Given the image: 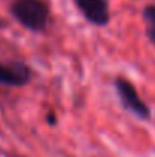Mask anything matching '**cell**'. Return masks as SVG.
Returning <instances> with one entry per match:
<instances>
[{"label": "cell", "mask_w": 155, "mask_h": 157, "mask_svg": "<svg viewBox=\"0 0 155 157\" xmlns=\"http://www.w3.org/2000/svg\"><path fill=\"white\" fill-rule=\"evenodd\" d=\"M32 81V70L23 61H0V86L24 87Z\"/></svg>", "instance_id": "277c9868"}, {"label": "cell", "mask_w": 155, "mask_h": 157, "mask_svg": "<svg viewBox=\"0 0 155 157\" xmlns=\"http://www.w3.org/2000/svg\"><path fill=\"white\" fill-rule=\"evenodd\" d=\"M46 119H47V122H49L50 125H55V124H56V119H55V116H53L52 113L47 114V117H46Z\"/></svg>", "instance_id": "8992f818"}, {"label": "cell", "mask_w": 155, "mask_h": 157, "mask_svg": "<svg viewBox=\"0 0 155 157\" xmlns=\"http://www.w3.org/2000/svg\"><path fill=\"white\" fill-rule=\"evenodd\" d=\"M142 17H143V23H145V34L148 37V40L151 41V44L155 46V5H146L142 11Z\"/></svg>", "instance_id": "5b68a950"}, {"label": "cell", "mask_w": 155, "mask_h": 157, "mask_svg": "<svg viewBox=\"0 0 155 157\" xmlns=\"http://www.w3.org/2000/svg\"><path fill=\"white\" fill-rule=\"evenodd\" d=\"M9 12L18 25L34 34L44 32L50 21V8L44 0H12Z\"/></svg>", "instance_id": "6da1fadb"}, {"label": "cell", "mask_w": 155, "mask_h": 157, "mask_svg": "<svg viewBox=\"0 0 155 157\" xmlns=\"http://www.w3.org/2000/svg\"><path fill=\"white\" fill-rule=\"evenodd\" d=\"M114 90L120 105L129 114L135 116L140 121H151L152 117L151 107L140 98L135 86L129 79H126L125 76H117L114 79Z\"/></svg>", "instance_id": "7a4b0ae2"}, {"label": "cell", "mask_w": 155, "mask_h": 157, "mask_svg": "<svg viewBox=\"0 0 155 157\" xmlns=\"http://www.w3.org/2000/svg\"><path fill=\"white\" fill-rule=\"evenodd\" d=\"M81 15L93 26L103 28L111 21L108 0H73Z\"/></svg>", "instance_id": "3957f363"}]
</instances>
